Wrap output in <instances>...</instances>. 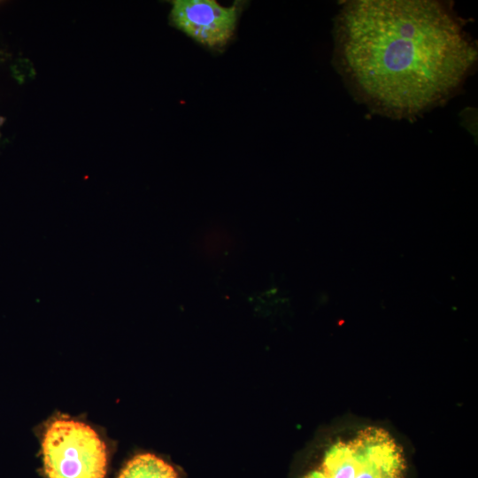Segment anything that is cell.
Listing matches in <instances>:
<instances>
[{
    "label": "cell",
    "instance_id": "7",
    "mask_svg": "<svg viewBox=\"0 0 478 478\" xmlns=\"http://www.w3.org/2000/svg\"><path fill=\"white\" fill-rule=\"evenodd\" d=\"M4 121H5V118L0 117V127L4 123Z\"/></svg>",
    "mask_w": 478,
    "mask_h": 478
},
{
    "label": "cell",
    "instance_id": "6",
    "mask_svg": "<svg viewBox=\"0 0 478 478\" xmlns=\"http://www.w3.org/2000/svg\"><path fill=\"white\" fill-rule=\"evenodd\" d=\"M12 73L19 83H24L27 79H33L35 75L33 65L27 59H19L12 66Z\"/></svg>",
    "mask_w": 478,
    "mask_h": 478
},
{
    "label": "cell",
    "instance_id": "1",
    "mask_svg": "<svg viewBox=\"0 0 478 478\" xmlns=\"http://www.w3.org/2000/svg\"><path fill=\"white\" fill-rule=\"evenodd\" d=\"M334 59L355 97L396 119L444 103L477 50L452 8L433 0H358L335 20Z\"/></svg>",
    "mask_w": 478,
    "mask_h": 478
},
{
    "label": "cell",
    "instance_id": "2",
    "mask_svg": "<svg viewBox=\"0 0 478 478\" xmlns=\"http://www.w3.org/2000/svg\"><path fill=\"white\" fill-rule=\"evenodd\" d=\"M405 449L388 429L363 425L335 435L302 478H406Z\"/></svg>",
    "mask_w": 478,
    "mask_h": 478
},
{
    "label": "cell",
    "instance_id": "8",
    "mask_svg": "<svg viewBox=\"0 0 478 478\" xmlns=\"http://www.w3.org/2000/svg\"><path fill=\"white\" fill-rule=\"evenodd\" d=\"M0 137H1V133H0Z\"/></svg>",
    "mask_w": 478,
    "mask_h": 478
},
{
    "label": "cell",
    "instance_id": "5",
    "mask_svg": "<svg viewBox=\"0 0 478 478\" xmlns=\"http://www.w3.org/2000/svg\"><path fill=\"white\" fill-rule=\"evenodd\" d=\"M118 478H179L173 466L151 453L137 454L127 462Z\"/></svg>",
    "mask_w": 478,
    "mask_h": 478
},
{
    "label": "cell",
    "instance_id": "4",
    "mask_svg": "<svg viewBox=\"0 0 478 478\" xmlns=\"http://www.w3.org/2000/svg\"><path fill=\"white\" fill-rule=\"evenodd\" d=\"M243 4L235 1L225 7L214 0H175L169 20L195 42L219 50L234 37Z\"/></svg>",
    "mask_w": 478,
    "mask_h": 478
},
{
    "label": "cell",
    "instance_id": "3",
    "mask_svg": "<svg viewBox=\"0 0 478 478\" xmlns=\"http://www.w3.org/2000/svg\"><path fill=\"white\" fill-rule=\"evenodd\" d=\"M47 478H104V443L89 425L58 417L46 427L42 441Z\"/></svg>",
    "mask_w": 478,
    "mask_h": 478
}]
</instances>
